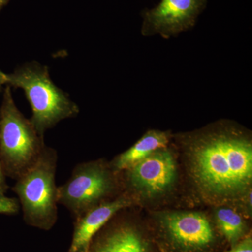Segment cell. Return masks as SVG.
I'll return each instance as SVG.
<instances>
[{
  "mask_svg": "<svg viewBox=\"0 0 252 252\" xmlns=\"http://www.w3.org/2000/svg\"><path fill=\"white\" fill-rule=\"evenodd\" d=\"M113 188L112 175L102 163H79L74 167L69 180L58 187V200L76 219L103 203L101 201Z\"/></svg>",
  "mask_w": 252,
  "mask_h": 252,
  "instance_id": "cell-5",
  "label": "cell"
},
{
  "mask_svg": "<svg viewBox=\"0 0 252 252\" xmlns=\"http://www.w3.org/2000/svg\"><path fill=\"white\" fill-rule=\"evenodd\" d=\"M168 142L169 135L167 132L149 131L128 150L117 158L114 166L118 171L128 169L158 149L165 148Z\"/></svg>",
  "mask_w": 252,
  "mask_h": 252,
  "instance_id": "cell-11",
  "label": "cell"
},
{
  "mask_svg": "<svg viewBox=\"0 0 252 252\" xmlns=\"http://www.w3.org/2000/svg\"><path fill=\"white\" fill-rule=\"evenodd\" d=\"M4 86H6V74L0 69V92L4 89Z\"/></svg>",
  "mask_w": 252,
  "mask_h": 252,
  "instance_id": "cell-16",
  "label": "cell"
},
{
  "mask_svg": "<svg viewBox=\"0 0 252 252\" xmlns=\"http://www.w3.org/2000/svg\"><path fill=\"white\" fill-rule=\"evenodd\" d=\"M46 146L31 119L16 107L11 86H5L0 108V160L4 173L17 180L35 163Z\"/></svg>",
  "mask_w": 252,
  "mask_h": 252,
  "instance_id": "cell-4",
  "label": "cell"
},
{
  "mask_svg": "<svg viewBox=\"0 0 252 252\" xmlns=\"http://www.w3.org/2000/svg\"><path fill=\"white\" fill-rule=\"evenodd\" d=\"M58 154L46 146L35 163L16 181L14 191L22 207L23 220L39 229L51 230L58 220Z\"/></svg>",
  "mask_w": 252,
  "mask_h": 252,
  "instance_id": "cell-3",
  "label": "cell"
},
{
  "mask_svg": "<svg viewBox=\"0 0 252 252\" xmlns=\"http://www.w3.org/2000/svg\"><path fill=\"white\" fill-rule=\"evenodd\" d=\"M6 85L24 91L32 111V124L42 137L61 121L79 113L77 104L55 85L48 68L38 63H26L6 74Z\"/></svg>",
  "mask_w": 252,
  "mask_h": 252,
  "instance_id": "cell-2",
  "label": "cell"
},
{
  "mask_svg": "<svg viewBox=\"0 0 252 252\" xmlns=\"http://www.w3.org/2000/svg\"><path fill=\"white\" fill-rule=\"evenodd\" d=\"M1 1H2L3 4L5 5L9 1V0H1Z\"/></svg>",
  "mask_w": 252,
  "mask_h": 252,
  "instance_id": "cell-17",
  "label": "cell"
},
{
  "mask_svg": "<svg viewBox=\"0 0 252 252\" xmlns=\"http://www.w3.org/2000/svg\"><path fill=\"white\" fill-rule=\"evenodd\" d=\"M127 199L104 202L75 219L72 243L67 252H86L94 235L118 212L130 205Z\"/></svg>",
  "mask_w": 252,
  "mask_h": 252,
  "instance_id": "cell-9",
  "label": "cell"
},
{
  "mask_svg": "<svg viewBox=\"0 0 252 252\" xmlns=\"http://www.w3.org/2000/svg\"><path fill=\"white\" fill-rule=\"evenodd\" d=\"M228 252H252V242L251 238H248L237 245L234 248Z\"/></svg>",
  "mask_w": 252,
  "mask_h": 252,
  "instance_id": "cell-14",
  "label": "cell"
},
{
  "mask_svg": "<svg viewBox=\"0 0 252 252\" xmlns=\"http://www.w3.org/2000/svg\"><path fill=\"white\" fill-rule=\"evenodd\" d=\"M217 216L222 233L230 243L235 245L244 233V223L241 217L230 209H220Z\"/></svg>",
  "mask_w": 252,
  "mask_h": 252,
  "instance_id": "cell-12",
  "label": "cell"
},
{
  "mask_svg": "<svg viewBox=\"0 0 252 252\" xmlns=\"http://www.w3.org/2000/svg\"><path fill=\"white\" fill-rule=\"evenodd\" d=\"M20 210V204L16 198H8L0 190V214L16 215Z\"/></svg>",
  "mask_w": 252,
  "mask_h": 252,
  "instance_id": "cell-13",
  "label": "cell"
},
{
  "mask_svg": "<svg viewBox=\"0 0 252 252\" xmlns=\"http://www.w3.org/2000/svg\"><path fill=\"white\" fill-rule=\"evenodd\" d=\"M4 4H3L2 1L0 0V10H1V8H2V6H4Z\"/></svg>",
  "mask_w": 252,
  "mask_h": 252,
  "instance_id": "cell-18",
  "label": "cell"
},
{
  "mask_svg": "<svg viewBox=\"0 0 252 252\" xmlns=\"http://www.w3.org/2000/svg\"><path fill=\"white\" fill-rule=\"evenodd\" d=\"M172 240L185 250H200L210 245L214 235L206 217L198 213H173L164 219Z\"/></svg>",
  "mask_w": 252,
  "mask_h": 252,
  "instance_id": "cell-8",
  "label": "cell"
},
{
  "mask_svg": "<svg viewBox=\"0 0 252 252\" xmlns=\"http://www.w3.org/2000/svg\"><path fill=\"white\" fill-rule=\"evenodd\" d=\"M4 174V169H3L1 160H0V190L4 192V193L7 189V186H6V181H5Z\"/></svg>",
  "mask_w": 252,
  "mask_h": 252,
  "instance_id": "cell-15",
  "label": "cell"
},
{
  "mask_svg": "<svg viewBox=\"0 0 252 252\" xmlns=\"http://www.w3.org/2000/svg\"><path fill=\"white\" fill-rule=\"evenodd\" d=\"M207 6V0H160L157 6L142 11V34H159L165 39L193 28Z\"/></svg>",
  "mask_w": 252,
  "mask_h": 252,
  "instance_id": "cell-6",
  "label": "cell"
},
{
  "mask_svg": "<svg viewBox=\"0 0 252 252\" xmlns=\"http://www.w3.org/2000/svg\"><path fill=\"white\" fill-rule=\"evenodd\" d=\"M128 169L131 184L149 193L165 190L175 179V162L165 148L158 149Z\"/></svg>",
  "mask_w": 252,
  "mask_h": 252,
  "instance_id": "cell-7",
  "label": "cell"
},
{
  "mask_svg": "<svg viewBox=\"0 0 252 252\" xmlns=\"http://www.w3.org/2000/svg\"><path fill=\"white\" fill-rule=\"evenodd\" d=\"M193 157L197 178L211 191L233 193L252 180V144L238 134L219 132L198 139Z\"/></svg>",
  "mask_w": 252,
  "mask_h": 252,
  "instance_id": "cell-1",
  "label": "cell"
},
{
  "mask_svg": "<svg viewBox=\"0 0 252 252\" xmlns=\"http://www.w3.org/2000/svg\"><path fill=\"white\" fill-rule=\"evenodd\" d=\"M86 252H147L140 235L127 225H120L97 238Z\"/></svg>",
  "mask_w": 252,
  "mask_h": 252,
  "instance_id": "cell-10",
  "label": "cell"
}]
</instances>
